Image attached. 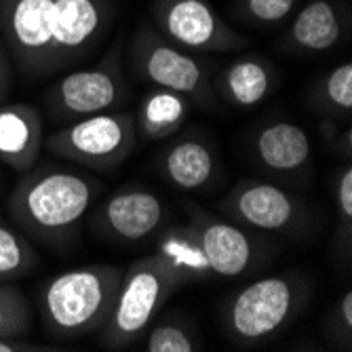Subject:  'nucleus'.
<instances>
[{
	"mask_svg": "<svg viewBox=\"0 0 352 352\" xmlns=\"http://www.w3.org/2000/svg\"><path fill=\"white\" fill-rule=\"evenodd\" d=\"M114 15L112 0H0V36L15 72L41 80L87 59Z\"/></svg>",
	"mask_w": 352,
	"mask_h": 352,
	"instance_id": "1",
	"label": "nucleus"
},
{
	"mask_svg": "<svg viewBox=\"0 0 352 352\" xmlns=\"http://www.w3.org/2000/svg\"><path fill=\"white\" fill-rule=\"evenodd\" d=\"M100 190V182L87 173L43 165L21 173L7 207L28 239L61 245L78 232Z\"/></svg>",
	"mask_w": 352,
	"mask_h": 352,
	"instance_id": "2",
	"label": "nucleus"
},
{
	"mask_svg": "<svg viewBox=\"0 0 352 352\" xmlns=\"http://www.w3.org/2000/svg\"><path fill=\"white\" fill-rule=\"evenodd\" d=\"M122 270L112 264L72 268L51 276L38 289L43 329L61 342L104 329L114 310Z\"/></svg>",
	"mask_w": 352,
	"mask_h": 352,
	"instance_id": "3",
	"label": "nucleus"
},
{
	"mask_svg": "<svg viewBox=\"0 0 352 352\" xmlns=\"http://www.w3.org/2000/svg\"><path fill=\"white\" fill-rule=\"evenodd\" d=\"M310 300L312 280L304 272H283L253 280L223 308V331L234 346L266 344L289 327Z\"/></svg>",
	"mask_w": 352,
	"mask_h": 352,
	"instance_id": "4",
	"label": "nucleus"
},
{
	"mask_svg": "<svg viewBox=\"0 0 352 352\" xmlns=\"http://www.w3.org/2000/svg\"><path fill=\"white\" fill-rule=\"evenodd\" d=\"M190 280L161 251L135 260L122 272L114 310L98 336V344L108 350H122L135 344L169 298Z\"/></svg>",
	"mask_w": 352,
	"mask_h": 352,
	"instance_id": "5",
	"label": "nucleus"
},
{
	"mask_svg": "<svg viewBox=\"0 0 352 352\" xmlns=\"http://www.w3.org/2000/svg\"><path fill=\"white\" fill-rule=\"evenodd\" d=\"M124 61L135 80L177 91L192 106L213 110L219 102L211 85V70L195 53L169 43L148 21H142L124 43Z\"/></svg>",
	"mask_w": 352,
	"mask_h": 352,
	"instance_id": "6",
	"label": "nucleus"
},
{
	"mask_svg": "<svg viewBox=\"0 0 352 352\" xmlns=\"http://www.w3.org/2000/svg\"><path fill=\"white\" fill-rule=\"evenodd\" d=\"M129 98L124 78V41L116 36L104 57L89 68L68 70L45 91V108L55 120H78L85 116L118 110Z\"/></svg>",
	"mask_w": 352,
	"mask_h": 352,
	"instance_id": "7",
	"label": "nucleus"
},
{
	"mask_svg": "<svg viewBox=\"0 0 352 352\" xmlns=\"http://www.w3.org/2000/svg\"><path fill=\"white\" fill-rule=\"evenodd\" d=\"M135 146V114L112 110L68 122L49 135L43 148L93 171H114L131 156Z\"/></svg>",
	"mask_w": 352,
	"mask_h": 352,
	"instance_id": "8",
	"label": "nucleus"
},
{
	"mask_svg": "<svg viewBox=\"0 0 352 352\" xmlns=\"http://www.w3.org/2000/svg\"><path fill=\"white\" fill-rule=\"evenodd\" d=\"M150 17L169 43L195 55L234 53L251 45L249 36L232 28L209 0H152Z\"/></svg>",
	"mask_w": 352,
	"mask_h": 352,
	"instance_id": "9",
	"label": "nucleus"
},
{
	"mask_svg": "<svg viewBox=\"0 0 352 352\" xmlns=\"http://www.w3.org/2000/svg\"><path fill=\"white\" fill-rule=\"evenodd\" d=\"M221 213L243 228L266 232H292L306 221L308 209L302 199L276 184L243 179L219 203Z\"/></svg>",
	"mask_w": 352,
	"mask_h": 352,
	"instance_id": "10",
	"label": "nucleus"
},
{
	"mask_svg": "<svg viewBox=\"0 0 352 352\" xmlns=\"http://www.w3.org/2000/svg\"><path fill=\"white\" fill-rule=\"evenodd\" d=\"M184 209L188 211L186 226L195 234L211 276L236 278L255 266L258 243L245 232L243 226L215 217L192 201H184Z\"/></svg>",
	"mask_w": 352,
	"mask_h": 352,
	"instance_id": "11",
	"label": "nucleus"
},
{
	"mask_svg": "<svg viewBox=\"0 0 352 352\" xmlns=\"http://www.w3.org/2000/svg\"><path fill=\"white\" fill-rule=\"evenodd\" d=\"M167 219V207L156 192L131 184L124 186L98 207L93 228L104 239L118 245L144 243L161 232Z\"/></svg>",
	"mask_w": 352,
	"mask_h": 352,
	"instance_id": "12",
	"label": "nucleus"
},
{
	"mask_svg": "<svg viewBox=\"0 0 352 352\" xmlns=\"http://www.w3.org/2000/svg\"><path fill=\"white\" fill-rule=\"evenodd\" d=\"M158 173L179 192L209 188L219 173V156L213 144L192 133L173 140L158 156Z\"/></svg>",
	"mask_w": 352,
	"mask_h": 352,
	"instance_id": "13",
	"label": "nucleus"
},
{
	"mask_svg": "<svg viewBox=\"0 0 352 352\" xmlns=\"http://www.w3.org/2000/svg\"><path fill=\"white\" fill-rule=\"evenodd\" d=\"M45 146L43 114L32 104H0V163L19 175L34 169Z\"/></svg>",
	"mask_w": 352,
	"mask_h": 352,
	"instance_id": "14",
	"label": "nucleus"
},
{
	"mask_svg": "<svg viewBox=\"0 0 352 352\" xmlns=\"http://www.w3.org/2000/svg\"><path fill=\"white\" fill-rule=\"evenodd\" d=\"M215 98L232 108L249 110L268 100L276 85V70L262 55H241L211 76Z\"/></svg>",
	"mask_w": 352,
	"mask_h": 352,
	"instance_id": "15",
	"label": "nucleus"
},
{
	"mask_svg": "<svg viewBox=\"0 0 352 352\" xmlns=\"http://www.w3.org/2000/svg\"><path fill=\"white\" fill-rule=\"evenodd\" d=\"M344 28V13L333 0H308L287 28L283 45L298 55H321L342 41Z\"/></svg>",
	"mask_w": 352,
	"mask_h": 352,
	"instance_id": "16",
	"label": "nucleus"
},
{
	"mask_svg": "<svg viewBox=\"0 0 352 352\" xmlns=\"http://www.w3.org/2000/svg\"><path fill=\"white\" fill-rule=\"evenodd\" d=\"M258 163L276 175H294L302 171L312 158V144L300 124L274 120L258 131L253 140Z\"/></svg>",
	"mask_w": 352,
	"mask_h": 352,
	"instance_id": "17",
	"label": "nucleus"
},
{
	"mask_svg": "<svg viewBox=\"0 0 352 352\" xmlns=\"http://www.w3.org/2000/svg\"><path fill=\"white\" fill-rule=\"evenodd\" d=\"M192 112V102L186 95L152 87L140 102L135 114V129L138 138L144 142H165L173 138Z\"/></svg>",
	"mask_w": 352,
	"mask_h": 352,
	"instance_id": "18",
	"label": "nucleus"
},
{
	"mask_svg": "<svg viewBox=\"0 0 352 352\" xmlns=\"http://www.w3.org/2000/svg\"><path fill=\"white\" fill-rule=\"evenodd\" d=\"M156 251H161L186 274L190 283H199L211 278V270L197 245V239L188 230V226H169L156 239Z\"/></svg>",
	"mask_w": 352,
	"mask_h": 352,
	"instance_id": "19",
	"label": "nucleus"
},
{
	"mask_svg": "<svg viewBox=\"0 0 352 352\" xmlns=\"http://www.w3.org/2000/svg\"><path fill=\"white\" fill-rule=\"evenodd\" d=\"M41 258L32 241L0 219V285L15 283L34 272Z\"/></svg>",
	"mask_w": 352,
	"mask_h": 352,
	"instance_id": "20",
	"label": "nucleus"
},
{
	"mask_svg": "<svg viewBox=\"0 0 352 352\" xmlns=\"http://www.w3.org/2000/svg\"><path fill=\"white\" fill-rule=\"evenodd\" d=\"M312 106L331 118L350 116L352 112V63L344 61L329 70L310 91Z\"/></svg>",
	"mask_w": 352,
	"mask_h": 352,
	"instance_id": "21",
	"label": "nucleus"
},
{
	"mask_svg": "<svg viewBox=\"0 0 352 352\" xmlns=\"http://www.w3.org/2000/svg\"><path fill=\"white\" fill-rule=\"evenodd\" d=\"M32 306L17 285H0V338H23L32 331Z\"/></svg>",
	"mask_w": 352,
	"mask_h": 352,
	"instance_id": "22",
	"label": "nucleus"
},
{
	"mask_svg": "<svg viewBox=\"0 0 352 352\" xmlns=\"http://www.w3.org/2000/svg\"><path fill=\"white\" fill-rule=\"evenodd\" d=\"M298 0H239L236 15L258 28H274L296 13Z\"/></svg>",
	"mask_w": 352,
	"mask_h": 352,
	"instance_id": "23",
	"label": "nucleus"
},
{
	"mask_svg": "<svg viewBox=\"0 0 352 352\" xmlns=\"http://www.w3.org/2000/svg\"><path fill=\"white\" fill-rule=\"evenodd\" d=\"M148 352H195L199 350L197 338L192 331L177 321L152 323L146 331Z\"/></svg>",
	"mask_w": 352,
	"mask_h": 352,
	"instance_id": "24",
	"label": "nucleus"
},
{
	"mask_svg": "<svg viewBox=\"0 0 352 352\" xmlns=\"http://www.w3.org/2000/svg\"><path fill=\"white\" fill-rule=\"evenodd\" d=\"M333 201L338 209L340 230L348 236L352 223V167L344 165V169L336 175L333 182Z\"/></svg>",
	"mask_w": 352,
	"mask_h": 352,
	"instance_id": "25",
	"label": "nucleus"
},
{
	"mask_svg": "<svg viewBox=\"0 0 352 352\" xmlns=\"http://www.w3.org/2000/svg\"><path fill=\"white\" fill-rule=\"evenodd\" d=\"M329 329L338 338V342L350 348L352 344V292L348 289L333 306L331 318H329Z\"/></svg>",
	"mask_w": 352,
	"mask_h": 352,
	"instance_id": "26",
	"label": "nucleus"
},
{
	"mask_svg": "<svg viewBox=\"0 0 352 352\" xmlns=\"http://www.w3.org/2000/svg\"><path fill=\"white\" fill-rule=\"evenodd\" d=\"M15 82V66H13V59L7 51V47L0 43V104H5L7 98L11 95Z\"/></svg>",
	"mask_w": 352,
	"mask_h": 352,
	"instance_id": "27",
	"label": "nucleus"
},
{
	"mask_svg": "<svg viewBox=\"0 0 352 352\" xmlns=\"http://www.w3.org/2000/svg\"><path fill=\"white\" fill-rule=\"evenodd\" d=\"M32 350H45L38 344L23 342L21 338H0V352H32Z\"/></svg>",
	"mask_w": 352,
	"mask_h": 352,
	"instance_id": "28",
	"label": "nucleus"
}]
</instances>
